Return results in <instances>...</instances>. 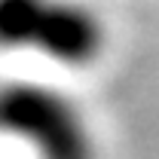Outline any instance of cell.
Returning <instances> with one entry per match:
<instances>
[{
  "label": "cell",
  "mask_w": 159,
  "mask_h": 159,
  "mask_svg": "<svg viewBox=\"0 0 159 159\" xmlns=\"http://www.w3.org/2000/svg\"><path fill=\"white\" fill-rule=\"evenodd\" d=\"M0 138L34 159H98V132L64 89L40 80H0Z\"/></svg>",
  "instance_id": "6da1fadb"
},
{
  "label": "cell",
  "mask_w": 159,
  "mask_h": 159,
  "mask_svg": "<svg viewBox=\"0 0 159 159\" xmlns=\"http://www.w3.org/2000/svg\"><path fill=\"white\" fill-rule=\"evenodd\" d=\"M0 49L89 67L107 49V25L83 0H0Z\"/></svg>",
  "instance_id": "7a4b0ae2"
}]
</instances>
